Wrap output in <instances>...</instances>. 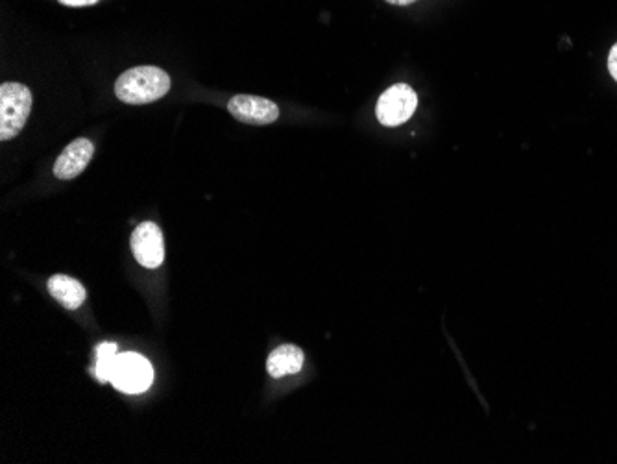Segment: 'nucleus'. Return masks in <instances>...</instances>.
Here are the masks:
<instances>
[{"mask_svg": "<svg viewBox=\"0 0 617 464\" xmlns=\"http://www.w3.org/2000/svg\"><path fill=\"white\" fill-rule=\"evenodd\" d=\"M170 91V76L154 65L134 67L119 76L115 95L124 104H150L165 97Z\"/></svg>", "mask_w": 617, "mask_h": 464, "instance_id": "obj_1", "label": "nucleus"}, {"mask_svg": "<svg viewBox=\"0 0 617 464\" xmlns=\"http://www.w3.org/2000/svg\"><path fill=\"white\" fill-rule=\"evenodd\" d=\"M32 111V91L23 84L0 87V139L10 141L23 132Z\"/></svg>", "mask_w": 617, "mask_h": 464, "instance_id": "obj_2", "label": "nucleus"}, {"mask_svg": "<svg viewBox=\"0 0 617 464\" xmlns=\"http://www.w3.org/2000/svg\"><path fill=\"white\" fill-rule=\"evenodd\" d=\"M418 106V95L407 84H396L377 100L376 115L379 123L388 128L407 123Z\"/></svg>", "mask_w": 617, "mask_h": 464, "instance_id": "obj_3", "label": "nucleus"}, {"mask_svg": "<svg viewBox=\"0 0 617 464\" xmlns=\"http://www.w3.org/2000/svg\"><path fill=\"white\" fill-rule=\"evenodd\" d=\"M152 381H154V370L143 355H119L115 374L111 379L117 391L126 392V394H141L152 385Z\"/></svg>", "mask_w": 617, "mask_h": 464, "instance_id": "obj_4", "label": "nucleus"}, {"mask_svg": "<svg viewBox=\"0 0 617 464\" xmlns=\"http://www.w3.org/2000/svg\"><path fill=\"white\" fill-rule=\"evenodd\" d=\"M132 250L139 265L145 269H158L165 259V245L163 233L158 224L143 222L132 233Z\"/></svg>", "mask_w": 617, "mask_h": 464, "instance_id": "obj_5", "label": "nucleus"}, {"mask_svg": "<svg viewBox=\"0 0 617 464\" xmlns=\"http://www.w3.org/2000/svg\"><path fill=\"white\" fill-rule=\"evenodd\" d=\"M228 110L235 121L254 126L276 123L279 119V108L276 102L268 98L254 95H235L228 104Z\"/></svg>", "mask_w": 617, "mask_h": 464, "instance_id": "obj_6", "label": "nucleus"}, {"mask_svg": "<svg viewBox=\"0 0 617 464\" xmlns=\"http://www.w3.org/2000/svg\"><path fill=\"white\" fill-rule=\"evenodd\" d=\"M93 154H95V145L89 139L85 137L76 139L61 152L60 158L56 159L54 176L58 180H74L87 169V165L93 159Z\"/></svg>", "mask_w": 617, "mask_h": 464, "instance_id": "obj_7", "label": "nucleus"}, {"mask_svg": "<svg viewBox=\"0 0 617 464\" xmlns=\"http://www.w3.org/2000/svg\"><path fill=\"white\" fill-rule=\"evenodd\" d=\"M303 361H305V355L298 346L283 344V346H278L268 357V374L272 378H283V376L298 374L302 370Z\"/></svg>", "mask_w": 617, "mask_h": 464, "instance_id": "obj_8", "label": "nucleus"}, {"mask_svg": "<svg viewBox=\"0 0 617 464\" xmlns=\"http://www.w3.org/2000/svg\"><path fill=\"white\" fill-rule=\"evenodd\" d=\"M49 293L52 298H56L58 304L71 311L84 306L85 298H87L84 285L71 276H63V274H56L50 278Z\"/></svg>", "mask_w": 617, "mask_h": 464, "instance_id": "obj_9", "label": "nucleus"}, {"mask_svg": "<svg viewBox=\"0 0 617 464\" xmlns=\"http://www.w3.org/2000/svg\"><path fill=\"white\" fill-rule=\"evenodd\" d=\"M97 378L100 381H111L117 367V346L113 342H104L97 346Z\"/></svg>", "mask_w": 617, "mask_h": 464, "instance_id": "obj_10", "label": "nucleus"}, {"mask_svg": "<svg viewBox=\"0 0 617 464\" xmlns=\"http://www.w3.org/2000/svg\"><path fill=\"white\" fill-rule=\"evenodd\" d=\"M58 2L69 8H85V6H95L100 0H58Z\"/></svg>", "mask_w": 617, "mask_h": 464, "instance_id": "obj_11", "label": "nucleus"}, {"mask_svg": "<svg viewBox=\"0 0 617 464\" xmlns=\"http://www.w3.org/2000/svg\"><path fill=\"white\" fill-rule=\"evenodd\" d=\"M608 71L614 76V80L617 82V43L610 50V56H608Z\"/></svg>", "mask_w": 617, "mask_h": 464, "instance_id": "obj_12", "label": "nucleus"}, {"mask_svg": "<svg viewBox=\"0 0 617 464\" xmlns=\"http://www.w3.org/2000/svg\"><path fill=\"white\" fill-rule=\"evenodd\" d=\"M388 4H394V6H409L412 2H416V0H385Z\"/></svg>", "mask_w": 617, "mask_h": 464, "instance_id": "obj_13", "label": "nucleus"}]
</instances>
